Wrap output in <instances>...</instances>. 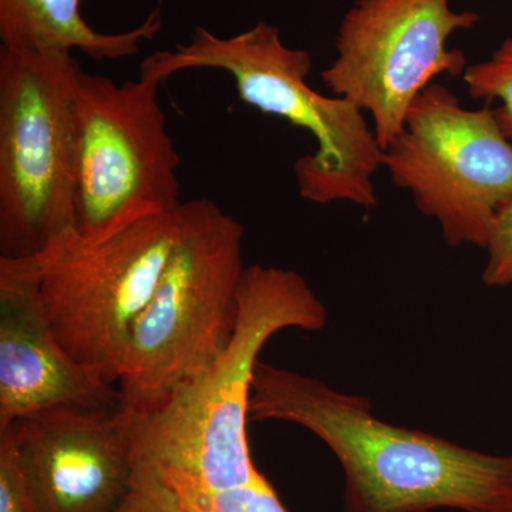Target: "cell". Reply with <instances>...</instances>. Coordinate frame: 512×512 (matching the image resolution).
Instances as JSON below:
<instances>
[{
	"label": "cell",
	"instance_id": "ba28073f",
	"mask_svg": "<svg viewBox=\"0 0 512 512\" xmlns=\"http://www.w3.org/2000/svg\"><path fill=\"white\" fill-rule=\"evenodd\" d=\"M478 20L476 12H456L450 0H356L340 22L335 60L320 77L372 117L384 150L434 77L466 72V55L447 49V40Z\"/></svg>",
	"mask_w": 512,
	"mask_h": 512
},
{
	"label": "cell",
	"instance_id": "6da1fadb",
	"mask_svg": "<svg viewBox=\"0 0 512 512\" xmlns=\"http://www.w3.org/2000/svg\"><path fill=\"white\" fill-rule=\"evenodd\" d=\"M249 420L286 421L319 437L345 473V512H512V456L480 453L373 414L366 397L256 363Z\"/></svg>",
	"mask_w": 512,
	"mask_h": 512
},
{
	"label": "cell",
	"instance_id": "52a82bcc",
	"mask_svg": "<svg viewBox=\"0 0 512 512\" xmlns=\"http://www.w3.org/2000/svg\"><path fill=\"white\" fill-rule=\"evenodd\" d=\"M382 167L437 221L450 247L487 248L498 212L512 200V141L494 110H468L441 84L413 101Z\"/></svg>",
	"mask_w": 512,
	"mask_h": 512
},
{
	"label": "cell",
	"instance_id": "8992f818",
	"mask_svg": "<svg viewBox=\"0 0 512 512\" xmlns=\"http://www.w3.org/2000/svg\"><path fill=\"white\" fill-rule=\"evenodd\" d=\"M161 82L117 84L84 72L74 87L76 221L96 238L181 205V157L158 100Z\"/></svg>",
	"mask_w": 512,
	"mask_h": 512
},
{
	"label": "cell",
	"instance_id": "9c48e42d",
	"mask_svg": "<svg viewBox=\"0 0 512 512\" xmlns=\"http://www.w3.org/2000/svg\"><path fill=\"white\" fill-rule=\"evenodd\" d=\"M42 512H116L130 487L126 414L50 410L15 423Z\"/></svg>",
	"mask_w": 512,
	"mask_h": 512
},
{
	"label": "cell",
	"instance_id": "4fadbf2b",
	"mask_svg": "<svg viewBox=\"0 0 512 512\" xmlns=\"http://www.w3.org/2000/svg\"><path fill=\"white\" fill-rule=\"evenodd\" d=\"M0 512H42L15 424L0 430Z\"/></svg>",
	"mask_w": 512,
	"mask_h": 512
},
{
	"label": "cell",
	"instance_id": "5b68a950",
	"mask_svg": "<svg viewBox=\"0 0 512 512\" xmlns=\"http://www.w3.org/2000/svg\"><path fill=\"white\" fill-rule=\"evenodd\" d=\"M72 53L0 49V258L40 254L77 227Z\"/></svg>",
	"mask_w": 512,
	"mask_h": 512
},
{
	"label": "cell",
	"instance_id": "277c9868",
	"mask_svg": "<svg viewBox=\"0 0 512 512\" xmlns=\"http://www.w3.org/2000/svg\"><path fill=\"white\" fill-rule=\"evenodd\" d=\"M175 212L148 215L96 238L74 228L40 254L12 259L64 349L110 386L119 384L131 332L173 252Z\"/></svg>",
	"mask_w": 512,
	"mask_h": 512
},
{
	"label": "cell",
	"instance_id": "8fae6325",
	"mask_svg": "<svg viewBox=\"0 0 512 512\" xmlns=\"http://www.w3.org/2000/svg\"><path fill=\"white\" fill-rule=\"evenodd\" d=\"M82 0H0L2 49L16 53H72L94 60L136 56L141 43L156 37L163 26L154 9L137 28L123 33L96 32L80 15Z\"/></svg>",
	"mask_w": 512,
	"mask_h": 512
},
{
	"label": "cell",
	"instance_id": "7c38bea8",
	"mask_svg": "<svg viewBox=\"0 0 512 512\" xmlns=\"http://www.w3.org/2000/svg\"><path fill=\"white\" fill-rule=\"evenodd\" d=\"M468 93L473 99L490 104L500 100L501 106L494 110L498 124L505 136L512 141V37L485 62L468 66L463 74Z\"/></svg>",
	"mask_w": 512,
	"mask_h": 512
},
{
	"label": "cell",
	"instance_id": "7a4b0ae2",
	"mask_svg": "<svg viewBox=\"0 0 512 512\" xmlns=\"http://www.w3.org/2000/svg\"><path fill=\"white\" fill-rule=\"evenodd\" d=\"M177 239L131 332L117 389L126 412H147L217 363L239 320L241 222L207 198L183 201Z\"/></svg>",
	"mask_w": 512,
	"mask_h": 512
},
{
	"label": "cell",
	"instance_id": "5bb4252c",
	"mask_svg": "<svg viewBox=\"0 0 512 512\" xmlns=\"http://www.w3.org/2000/svg\"><path fill=\"white\" fill-rule=\"evenodd\" d=\"M488 261L483 271L487 286L512 284V200L498 212L487 245Z\"/></svg>",
	"mask_w": 512,
	"mask_h": 512
},
{
	"label": "cell",
	"instance_id": "3957f363",
	"mask_svg": "<svg viewBox=\"0 0 512 512\" xmlns=\"http://www.w3.org/2000/svg\"><path fill=\"white\" fill-rule=\"evenodd\" d=\"M191 69L231 74L244 103L305 128L316 150L295 163L299 194L315 204L377 205L375 175L383 148L365 113L343 97H326L309 87L312 57L285 45L268 22L237 36L220 37L197 28L188 45L158 50L141 63L140 74L165 82Z\"/></svg>",
	"mask_w": 512,
	"mask_h": 512
},
{
	"label": "cell",
	"instance_id": "30bf717a",
	"mask_svg": "<svg viewBox=\"0 0 512 512\" xmlns=\"http://www.w3.org/2000/svg\"><path fill=\"white\" fill-rule=\"evenodd\" d=\"M117 409L119 389L57 339L28 276L0 258V430L50 410Z\"/></svg>",
	"mask_w": 512,
	"mask_h": 512
}]
</instances>
